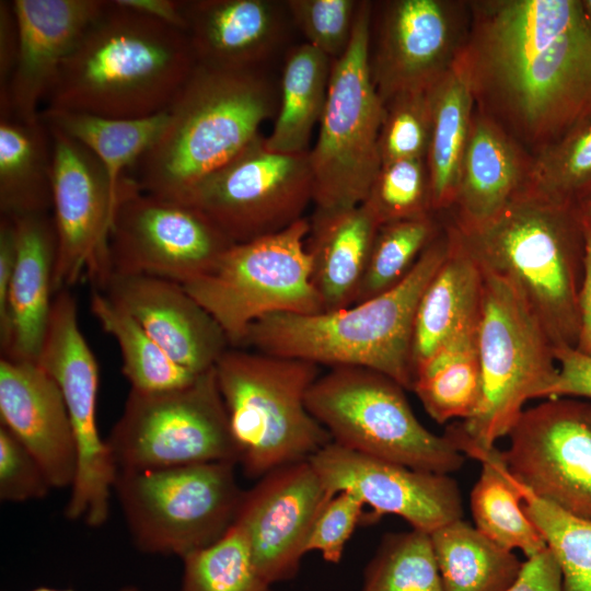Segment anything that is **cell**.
I'll return each instance as SVG.
<instances>
[{"label": "cell", "mask_w": 591, "mask_h": 591, "mask_svg": "<svg viewBox=\"0 0 591 591\" xmlns=\"http://www.w3.org/2000/svg\"><path fill=\"white\" fill-rule=\"evenodd\" d=\"M455 67L475 108L533 157L591 123V23L581 0L468 1Z\"/></svg>", "instance_id": "cell-1"}, {"label": "cell", "mask_w": 591, "mask_h": 591, "mask_svg": "<svg viewBox=\"0 0 591 591\" xmlns=\"http://www.w3.org/2000/svg\"><path fill=\"white\" fill-rule=\"evenodd\" d=\"M196 65L186 32L107 1L60 69L45 108L152 116L167 108Z\"/></svg>", "instance_id": "cell-2"}, {"label": "cell", "mask_w": 591, "mask_h": 591, "mask_svg": "<svg viewBox=\"0 0 591 591\" xmlns=\"http://www.w3.org/2000/svg\"><path fill=\"white\" fill-rule=\"evenodd\" d=\"M278 106L279 86L264 69L197 63L130 177L143 193L179 199L260 135L262 124L276 116Z\"/></svg>", "instance_id": "cell-3"}, {"label": "cell", "mask_w": 591, "mask_h": 591, "mask_svg": "<svg viewBox=\"0 0 591 591\" xmlns=\"http://www.w3.org/2000/svg\"><path fill=\"white\" fill-rule=\"evenodd\" d=\"M441 233L393 289L346 309L315 314L275 313L253 323L237 348L317 366L360 367L413 389L412 338L419 300L449 253Z\"/></svg>", "instance_id": "cell-4"}, {"label": "cell", "mask_w": 591, "mask_h": 591, "mask_svg": "<svg viewBox=\"0 0 591 591\" xmlns=\"http://www.w3.org/2000/svg\"><path fill=\"white\" fill-rule=\"evenodd\" d=\"M455 230L482 267L517 288L555 348H576L584 235L575 206L522 193L485 228Z\"/></svg>", "instance_id": "cell-5"}, {"label": "cell", "mask_w": 591, "mask_h": 591, "mask_svg": "<svg viewBox=\"0 0 591 591\" xmlns=\"http://www.w3.org/2000/svg\"><path fill=\"white\" fill-rule=\"evenodd\" d=\"M215 372L237 465L247 477L260 478L309 460L333 441L306 406L308 392L320 375L317 364L232 347L219 358Z\"/></svg>", "instance_id": "cell-6"}, {"label": "cell", "mask_w": 591, "mask_h": 591, "mask_svg": "<svg viewBox=\"0 0 591 591\" xmlns=\"http://www.w3.org/2000/svg\"><path fill=\"white\" fill-rule=\"evenodd\" d=\"M482 269L477 348L483 397L475 416L456 426L472 444L491 449L508 436L528 401L546 398L558 363L554 344L517 288Z\"/></svg>", "instance_id": "cell-7"}, {"label": "cell", "mask_w": 591, "mask_h": 591, "mask_svg": "<svg viewBox=\"0 0 591 591\" xmlns=\"http://www.w3.org/2000/svg\"><path fill=\"white\" fill-rule=\"evenodd\" d=\"M373 7L360 1L349 46L332 60L318 136L309 151L316 212L363 204L382 165L379 135L384 104L369 63Z\"/></svg>", "instance_id": "cell-8"}, {"label": "cell", "mask_w": 591, "mask_h": 591, "mask_svg": "<svg viewBox=\"0 0 591 591\" xmlns=\"http://www.w3.org/2000/svg\"><path fill=\"white\" fill-rule=\"evenodd\" d=\"M404 391L381 372L334 367L312 384L306 406L344 448L420 471H459L466 456L445 432L436 434L418 420Z\"/></svg>", "instance_id": "cell-9"}, {"label": "cell", "mask_w": 591, "mask_h": 591, "mask_svg": "<svg viewBox=\"0 0 591 591\" xmlns=\"http://www.w3.org/2000/svg\"><path fill=\"white\" fill-rule=\"evenodd\" d=\"M233 462L120 470L113 494L135 546L181 558L220 540L234 523L245 490Z\"/></svg>", "instance_id": "cell-10"}, {"label": "cell", "mask_w": 591, "mask_h": 591, "mask_svg": "<svg viewBox=\"0 0 591 591\" xmlns=\"http://www.w3.org/2000/svg\"><path fill=\"white\" fill-rule=\"evenodd\" d=\"M310 221L233 244L202 276L182 285L237 348L248 327L275 313L323 312L306 251Z\"/></svg>", "instance_id": "cell-11"}, {"label": "cell", "mask_w": 591, "mask_h": 591, "mask_svg": "<svg viewBox=\"0 0 591 591\" xmlns=\"http://www.w3.org/2000/svg\"><path fill=\"white\" fill-rule=\"evenodd\" d=\"M105 440L117 471L209 462L237 465L215 367L178 389H130L123 413Z\"/></svg>", "instance_id": "cell-12"}, {"label": "cell", "mask_w": 591, "mask_h": 591, "mask_svg": "<svg viewBox=\"0 0 591 591\" xmlns=\"http://www.w3.org/2000/svg\"><path fill=\"white\" fill-rule=\"evenodd\" d=\"M177 200L199 209L233 244L275 234L313 202L309 152H273L258 135Z\"/></svg>", "instance_id": "cell-13"}, {"label": "cell", "mask_w": 591, "mask_h": 591, "mask_svg": "<svg viewBox=\"0 0 591 591\" xmlns=\"http://www.w3.org/2000/svg\"><path fill=\"white\" fill-rule=\"evenodd\" d=\"M36 363L61 391L77 445V475L65 517L100 528L109 515L117 467L96 422L99 366L80 329L77 301L69 289L54 296Z\"/></svg>", "instance_id": "cell-14"}, {"label": "cell", "mask_w": 591, "mask_h": 591, "mask_svg": "<svg viewBox=\"0 0 591 591\" xmlns=\"http://www.w3.org/2000/svg\"><path fill=\"white\" fill-rule=\"evenodd\" d=\"M232 245L196 207L143 193L131 178L112 220L109 269L184 285L206 274Z\"/></svg>", "instance_id": "cell-15"}, {"label": "cell", "mask_w": 591, "mask_h": 591, "mask_svg": "<svg viewBox=\"0 0 591 591\" xmlns=\"http://www.w3.org/2000/svg\"><path fill=\"white\" fill-rule=\"evenodd\" d=\"M500 452L509 472L538 498L591 521V401L547 398L524 409Z\"/></svg>", "instance_id": "cell-16"}, {"label": "cell", "mask_w": 591, "mask_h": 591, "mask_svg": "<svg viewBox=\"0 0 591 591\" xmlns=\"http://www.w3.org/2000/svg\"><path fill=\"white\" fill-rule=\"evenodd\" d=\"M54 140L53 220L57 251L54 294L86 277L101 289L111 275L108 236L120 199L100 160L49 126ZM129 181V179H128Z\"/></svg>", "instance_id": "cell-17"}, {"label": "cell", "mask_w": 591, "mask_h": 591, "mask_svg": "<svg viewBox=\"0 0 591 591\" xmlns=\"http://www.w3.org/2000/svg\"><path fill=\"white\" fill-rule=\"evenodd\" d=\"M370 71L383 104L430 89L455 63L470 25L468 1L391 0L380 5Z\"/></svg>", "instance_id": "cell-18"}, {"label": "cell", "mask_w": 591, "mask_h": 591, "mask_svg": "<svg viewBox=\"0 0 591 591\" xmlns=\"http://www.w3.org/2000/svg\"><path fill=\"white\" fill-rule=\"evenodd\" d=\"M309 461L332 495L350 490L370 508L362 523L393 514L407 521L412 529L430 534L463 519L457 484L447 474L410 468L333 441Z\"/></svg>", "instance_id": "cell-19"}, {"label": "cell", "mask_w": 591, "mask_h": 591, "mask_svg": "<svg viewBox=\"0 0 591 591\" xmlns=\"http://www.w3.org/2000/svg\"><path fill=\"white\" fill-rule=\"evenodd\" d=\"M309 460L276 468L245 490L234 522L256 570L270 584L293 579L313 525L334 497Z\"/></svg>", "instance_id": "cell-20"}, {"label": "cell", "mask_w": 591, "mask_h": 591, "mask_svg": "<svg viewBox=\"0 0 591 591\" xmlns=\"http://www.w3.org/2000/svg\"><path fill=\"white\" fill-rule=\"evenodd\" d=\"M97 290L134 317L174 362L194 373L212 369L231 346L219 324L181 283L111 274Z\"/></svg>", "instance_id": "cell-21"}, {"label": "cell", "mask_w": 591, "mask_h": 591, "mask_svg": "<svg viewBox=\"0 0 591 591\" xmlns=\"http://www.w3.org/2000/svg\"><path fill=\"white\" fill-rule=\"evenodd\" d=\"M19 56L0 117L34 120L60 69L88 27L104 10L103 0H13Z\"/></svg>", "instance_id": "cell-22"}, {"label": "cell", "mask_w": 591, "mask_h": 591, "mask_svg": "<svg viewBox=\"0 0 591 591\" xmlns=\"http://www.w3.org/2000/svg\"><path fill=\"white\" fill-rule=\"evenodd\" d=\"M0 418L36 459L53 489L71 488L78 467L72 424L59 386L36 362L1 357Z\"/></svg>", "instance_id": "cell-23"}, {"label": "cell", "mask_w": 591, "mask_h": 591, "mask_svg": "<svg viewBox=\"0 0 591 591\" xmlns=\"http://www.w3.org/2000/svg\"><path fill=\"white\" fill-rule=\"evenodd\" d=\"M183 10L197 63L221 69H264L292 22L276 0H189Z\"/></svg>", "instance_id": "cell-24"}, {"label": "cell", "mask_w": 591, "mask_h": 591, "mask_svg": "<svg viewBox=\"0 0 591 591\" xmlns=\"http://www.w3.org/2000/svg\"><path fill=\"white\" fill-rule=\"evenodd\" d=\"M532 163L530 152L475 108L448 221L461 233L485 228L524 193Z\"/></svg>", "instance_id": "cell-25"}, {"label": "cell", "mask_w": 591, "mask_h": 591, "mask_svg": "<svg viewBox=\"0 0 591 591\" xmlns=\"http://www.w3.org/2000/svg\"><path fill=\"white\" fill-rule=\"evenodd\" d=\"M13 219L18 250L9 296V346L1 357L36 362L55 296L56 231L49 213Z\"/></svg>", "instance_id": "cell-26"}, {"label": "cell", "mask_w": 591, "mask_h": 591, "mask_svg": "<svg viewBox=\"0 0 591 591\" xmlns=\"http://www.w3.org/2000/svg\"><path fill=\"white\" fill-rule=\"evenodd\" d=\"M309 221L305 245L323 311L351 306L380 224L364 204L334 212L314 211Z\"/></svg>", "instance_id": "cell-27"}, {"label": "cell", "mask_w": 591, "mask_h": 591, "mask_svg": "<svg viewBox=\"0 0 591 591\" xmlns=\"http://www.w3.org/2000/svg\"><path fill=\"white\" fill-rule=\"evenodd\" d=\"M449 253L426 287L414 320L412 360L417 366L463 329L476 325L483 297V269L460 239L455 228L443 221Z\"/></svg>", "instance_id": "cell-28"}, {"label": "cell", "mask_w": 591, "mask_h": 591, "mask_svg": "<svg viewBox=\"0 0 591 591\" xmlns=\"http://www.w3.org/2000/svg\"><path fill=\"white\" fill-rule=\"evenodd\" d=\"M445 433L467 457L480 462V475L470 497L476 529L499 546L520 549L530 558L545 548L547 543L523 509L512 475L496 448L482 449L467 441L456 425Z\"/></svg>", "instance_id": "cell-29"}, {"label": "cell", "mask_w": 591, "mask_h": 591, "mask_svg": "<svg viewBox=\"0 0 591 591\" xmlns=\"http://www.w3.org/2000/svg\"><path fill=\"white\" fill-rule=\"evenodd\" d=\"M54 140L38 116L0 117V211L12 218L53 210Z\"/></svg>", "instance_id": "cell-30"}, {"label": "cell", "mask_w": 591, "mask_h": 591, "mask_svg": "<svg viewBox=\"0 0 591 591\" xmlns=\"http://www.w3.org/2000/svg\"><path fill=\"white\" fill-rule=\"evenodd\" d=\"M429 96L431 135L426 163L432 211L440 215L451 210L457 195L475 103L455 63L429 89Z\"/></svg>", "instance_id": "cell-31"}, {"label": "cell", "mask_w": 591, "mask_h": 591, "mask_svg": "<svg viewBox=\"0 0 591 591\" xmlns=\"http://www.w3.org/2000/svg\"><path fill=\"white\" fill-rule=\"evenodd\" d=\"M332 59L303 43L287 53L279 84V106L265 144L285 154L310 151L312 131L324 112Z\"/></svg>", "instance_id": "cell-32"}, {"label": "cell", "mask_w": 591, "mask_h": 591, "mask_svg": "<svg viewBox=\"0 0 591 591\" xmlns=\"http://www.w3.org/2000/svg\"><path fill=\"white\" fill-rule=\"evenodd\" d=\"M412 391L439 424L475 416L483 397L477 324L456 334L417 366Z\"/></svg>", "instance_id": "cell-33"}, {"label": "cell", "mask_w": 591, "mask_h": 591, "mask_svg": "<svg viewBox=\"0 0 591 591\" xmlns=\"http://www.w3.org/2000/svg\"><path fill=\"white\" fill-rule=\"evenodd\" d=\"M166 116V109L134 119L56 108L39 112V117L48 126L83 144L100 160L118 193L129 179L127 172L157 140Z\"/></svg>", "instance_id": "cell-34"}, {"label": "cell", "mask_w": 591, "mask_h": 591, "mask_svg": "<svg viewBox=\"0 0 591 591\" xmlns=\"http://www.w3.org/2000/svg\"><path fill=\"white\" fill-rule=\"evenodd\" d=\"M430 538L444 591H508L524 565L463 519L437 529Z\"/></svg>", "instance_id": "cell-35"}, {"label": "cell", "mask_w": 591, "mask_h": 591, "mask_svg": "<svg viewBox=\"0 0 591 591\" xmlns=\"http://www.w3.org/2000/svg\"><path fill=\"white\" fill-rule=\"evenodd\" d=\"M90 308L103 331L117 341L123 359L121 371L132 390L158 392L178 389L200 375L174 362L134 317L102 291L93 290Z\"/></svg>", "instance_id": "cell-36"}, {"label": "cell", "mask_w": 591, "mask_h": 591, "mask_svg": "<svg viewBox=\"0 0 591 591\" xmlns=\"http://www.w3.org/2000/svg\"><path fill=\"white\" fill-rule=\"evenodd\" d=\"M442 229L443 221L438 215L380 225L355 304L378 297L402 282Z\"/></svg>", "instance_id": "cell-37"}, {"label": "cell", "mask_w": 591, "mask_h": 591, "mask_svg": "<svg viewBox=\"0 0 591 591\" xmlns=\"http://www.w3.org/2000/svg\"><path fill=\"white\" fill-rule=\"evenodd\" d=\"M360 591H444L430 534L412 529L384 535Z\"/></svg>", "instance_id": "cell-38"}, {"label": "cell", "mask_w": 591, "mask_h": 591, "mask_svg": "<svg viewBox=\"0 0 591 591\" xmlns=\"http://www.w3.org/2000/svg\"><path fill=\"white\" fill-rule=\"evenodd\" d=\"M182 560L178 591H273L256 570L245 532L236 522L220 540Z\"/></svg>", "instance_id": "cell-39"}, {"label": "cell", "mask_w": 591, "mask_h": 591, "mask_svg": "<svg viewBox=\"0 0 591 591\" xmlns=\"http://www.w3.org/2000/svg\"><path fill=\"white\" fill-rule=\"evenodd\" d=\"M512 479L523 509L558 561L563 591H591V521L560 510Z\"/></svg>", "instance_id": "cell-40"}, {"label": "cell", "mask_w": 591, "mask_h": 591, "mask_svg": "<svg viewBox=\"0 0 591 591\" xmlns=\"http://www.w3.org/2000/svg\"><path fill=\"white\" fill-rule=\"evenodd\" d=\"M591 186V123L533 157L524 193L576 207Z\"/></svg>", "instance_id": "cell-41"}, {"label": "cell", "mask_w": 591, "mask_h": 591, "mask_svg": "<svg viewBox=\"0 0 591 591\" xmlns=\"http://www.w3.org/2000/svg\"><path fill=\"white\" fill-rule=\"evenodd\" d=\"M363 204L380 225L436 215L426 159L382 164Z\"/></svg>", "instance_id": "cell-42"}, {"label": "cell", "mask_w": 591, "mask_h": 591, "mask_svg": "<svg viewBox=\"0 0 591 591\" xmlns=\"http://www.w3.org/2000/svg\"><path fill=\"white\" fill-rule=\"evenodd\" d=\"M431 135L428 90L396 94L384 103L379 135L382 164L405 159H426Z\"/></svg>", "instance_id": "cell-43"}, {"label": "cell", "mask_w": 591, "mask_h": 591, "mask_svg": "<svg viewBox=\"0 0 591 591\" xmlns=\"http://www.w3.org/2000/svg\"><path fill=\"white\" fill-rule=\"evenodd\" d=\"M292 23L302 32L306 44L332 60L347 50L352 37L360 1L287 0Z\"/></svg>", "instance_id": "cell-44"}, {"label": "cell", "mask_w": 591, "mask_h": 591, "mask_svg": "<svg viewBox=\"0 0 591 591\" xmlns=\"http://www.w3.org/2000/svg\"><path fill=\"white\" fill-rule=\"evenodd\" d=\"M53 489L44 470L28 450L0 426V499L25 502L45 498Z\"/></svg>", "instance_id": "cell-45"}, {"label": "cell", "mask_w": 591, "mask_h": 591, "mask_svg": "<svg viewBox=\"0 0 591 591\" xmlns=\"http://www.w3.org/2000/svg\"><path fill=\"white\" fill-rule=\"evenodd\" d=\"M364 507L355 493H337L317 517L306 543V553L318 552L325 561L338 564L355 529L363 521Z\"/></svg>", "instance_id": "cell-46"}, {"label": "cell", "mask_w": 591, "mask_h": 591, "mask_svg": "<svg viewBox=\"0 0 591 591\" xmlns=\"http://www.w3.org/2000/svg\"><path fill=\"white\" fill-rule=\"evenodd\" d=\"M558 375L546 398L575 397L591 401V357L576 348L555 349Z\"/></svg>", "instance_id": "cell-47"}, {"label": "cell", "mask_w": 591, "mask_h": 591, "mask_svg": "<svg viewBox=\"0 0 591 591\" xmlns=\"http://www.w3.org/2000/svg\"><path fill=\"white\" fill-rule=\"evenodd\" d=\"M18 250L16 224L12 217L0 216V349L5 354L10 337L9 296Z\"/></svg>", "instance_id": "cell-48"}, {"label": "cell", "mask_w": 591, "mask_h": 591, "mask_svg": "<svg viewBox=\"0 0 591 591\" xmlns=\"http://www.w3.org/2000/svg\"><path fill=\"white\" fill-rule=\"evenodd\" d=\"M508 591H563V577L552 551L526 558L520 577Z\"/></svg>", "instance_id": "cell-49"}, {"label": "cell", "mask_w": 591, "mask_h": 591, "mask_svg": "<svg viewBox=\"0 0 591 591\" xmlns=\"http://www.w3.org/2000/svg\"><path fill=\"white\" fill-rule=\"evenodd\" d=\"M19 56V26L12 1H0V100L4 99Z\"/></svg>", "instance_id": "cell-50"}, {"label": "cell", "mask_w": 591, "mask_h": 591, "mask_svg": "<svg viewBox=\"0 0 591 591\" xmlns=\"http://www.w3.org/2000/svg\"><path fill=\"white\" fill-rule=\"evenodd\" d=\"M584 268L580 291V333L576 349L591 357V217H583Z\"/></svg>", "instance_id": "cell-51"}, {"label": "cell", "mask_w": 591, "mask_h": 591, "mask_svg": "<svg viewBox=\"0 0 591 591\" xmlns=\"http://www.w3.org/2000/svg\"><path fill=\"white\" fill-rule=\"evenodd\" d=\"M123 7L147 14L186 32L184 1L177 0H116Z\"/></svg>", "instance_id": "cell-52"}, {"label": "cell", "mask_w": 591, "mask_h": 591, "mask_svg": "<svg viewBox=\"0 0 591 591\" xmlns=\"http://www.w3.org/2000/svg\"><path fill=\"white\" fill-rule=\"evenodd\" d=\"M576 208L581 216L591 217V186L578 199Z\"/></svg>", "instance_id": "cell-53"}, {"label": "cell", "mask_w": 591, "mask_h": 591, "mask_svg": "<svg viewBox=\"0 0 591 591\" xmlns=\"http://www.w3.org/2000/svg\"><path fill=\"white\" fill-rule=\"evenodd\" d=\"M28 591H76V590H72V589H56V588H49V587H37V588H34V589H31ZM117 591H139V589L137 587H132V586H129V587H124Z\"/></svg>", "instance_id": "cell-54"}, {"label": "cell", "mask_w": 591, "mask_h": 591, "mask_svg": "<svg viewBox=\"0 0 591 591\" xmlns=\"http://www.w3.org/2000/svg\"><path fill=\"white\" fill-rule=\"evenodd\" d=\"M581 4L587 19L591 23V0H581Z\"/></svg>", "instance_id": "cell-55"}]
</instances>
